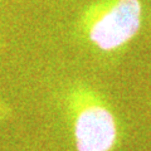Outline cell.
<instances>
[{
    "label": "cell",
    "mask_w": 151,
    "mask_h": 151,
    "mask_svg": "<svg viewBox=\"0 0 151 151\" xmlns=\"http://www.w3.org/2000/svg\"><path fill=\"white\" fill-rule=\"evenodd\" d=\"M140 0H106L87 12L83 24L88 39L103 52L122 48L140 30Z\"/></svg>",
    "instance_id": "6da1fadb"
},
{
    "label": "cell",
    "mask_w": 151,
    "mask_h": 151,
    "mask_svg": "<svg viewBox=\"0 0 151 151\" xmlns=\"http://www.w3.org/2000/svg\"><path fill=\"white\" fill-rule=\"evenodd\" d=\"M77 151H112L119 141V124L110 108L87 93L74 120Z\"/></svg>",
    "instance_id": "7a4b0ae2"
},
{
    "label": "cell",
    "mask_w": 151,
    "mask_h": 151,
    "mask_svg": "<svg viewBox=\"0 0 151 151\" xmlns=\"http://www.w3.org/2000/svg\"><path fill=\"white\" fill-rule=\"evenodd\" d=\"M4 113H5V108H4V106H3V103L0 102V117H1Z\"/></svg>",
    "instance_id": "3957f363"
}]
</instances>
